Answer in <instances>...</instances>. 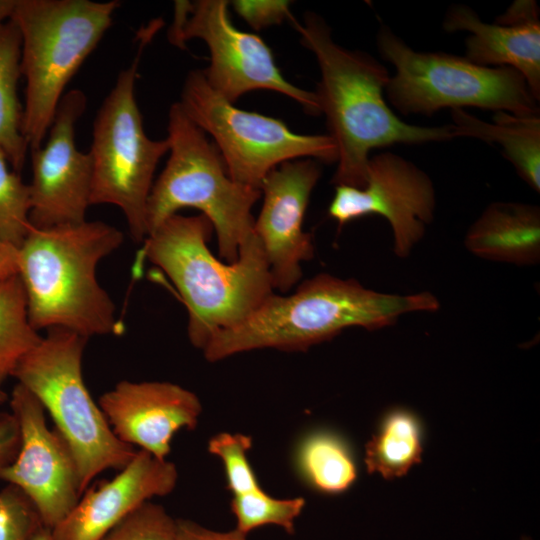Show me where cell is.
I'll return each mask as SVG.
<instances>
[{
	"mask_svg": "<svg viewBox=\"0 0 540 540\" xmlns=\"http://www.w3.org/2000/svg\"><path fill=\"white\" fill-rule=\"evenodd\" d=\"M292 21L320 68L315 94L337 149L335 186L363 187L369 154L375 148L455 138L451 124L424 127L402 121L384 98L390 78L387 69L370 54L334 42L320 16L307 13L303 24Z\"/></svg>",
	"mask_w": 540,
	"mask_h": 540,
	"instance_id": "obj_1",
	"label": "cell"
},
{
	"mask_svg": "<svg viewBox=\"0 0 540 540\" xmlns=\"http://www.w3.org/2000/svg\"><path fill=\"white\" fill-rule=\"evenodd\" d=\"M439 308L430 292L382 293L324 273L305 280L293 294L272 293L239 325L217 332L202 351L211 362L264 348L305 351L349 327L376 330L401 315Z\"/></svg>",
	"mask_w": 540,
	"mask_h": 540,
	"instance_id": "obj_2",
	"label": "cell"
},
{
	"mask_svg": "<svg viewBox=\"0 0 540 540\" xmlns=\"http://www.w3.org/2000/svg\"><path fill=\"white\" fill-rule=\"evenodd\" d=\"M210 221L202 214H175L143 241L142 256L162 269L188 312V337L203 350L219 331L239 325L273 292L269 266L257 235L242 243L234 262L209 250Z\"/></svg>",
	"mask_w": 540,
	"mask_h": 540,
	"instance_id": "obj_3",
	"label": "cell"
},
{
	"mask_svg": "<svg viewBox=\"0 0 540 540\" xmlns=\"http://www.w3.org/2000/svg\"><path fill=\"white\" fill-rule=\"evenodd\" d=\"M123 239L118 228L102 221L32 226L19 247L18 275L33 328H65L86 338L121 333L96 268Z\"/></svg>",
	"mask_w": 540,
	"mask_h": 540,
	"instance_id": "obj_4",
	"label": "cell"
},
{
	"mask_svg": "<svg viewBox=\"0 0 540 540\" xmlns=\"http://www.w3.org/2000/svg\"><path fill=\"white\" fill-rule=\"evenodd\" d=\"M116 0H16L25 80L22 131L29 151L46 139L64 90L112 24Z\"/></svg>",
	"mask_w": 540,
	"mask_h": 540,
	"instance_id": "obj_5",
	"label": "cell"
},
{
	"mask_svg": "<svg viewBox=\"0 0 540 540\" xmlns=\"http://www.w3.org/2000/svg\"><path fill=\"white\" fill-rule=\"evenodd\" d=\"M167 139L170 155L147 201V235L180 209L195 208L215 230L219 256L236 261L240 246L254 231L251 209L261 190L229 177L214 142L179 102L169 110Z\"/></svg>",
	"mask_w": 540,
	"mask_h": 540,
	"instance_id": "obj_6",
	"label": "cell"
},
{
	"mask_svg": "<svg viewBox=\"0 0 540 540\" xmlns=\"http://www.w3.org/2000/svg\"><path fill=\"white\" fill-rule=\"evenodd\" d=\"M87 340L65 328H50L12 375L39 400L67 442L83 493L99 474L122 469L138 451L116 437L86 387L82 360Z\"/></svg>",
	"mask_w": 540,
	"mask_h": 540,
	"instance_id": "obj_7",
	"label": "cell"
},
{
	"mask_svg": "<svg viewBox=\"0 0 540 540\" xmlns=\"http://www.w3.org/2000/svg\"><path fill=\"white\" fill-rule=\"evenodd\" d=\"M377 46L382 58L395 67L385 92L403 114L431 115L444 108L477 107L539 115L538 100L524 77L512 68L481 66L443 52L415 51L386 26L379 29Z\"/></svg>",
	"mask_w": 540,
	"mask_h": 540,
	"instance_id": "obj_8",
	"label": "cell"
},
{
	"mask_svg": "<svg viewBox=\"0 0 540 540\" xmlns=\"http://www.w3.org/2000/svg\"><path fill=\"white\" fill-rule=\"evenodd\" d=\"M159 25L140 37L138 51L117 76L93 122L91 205L117 206L136 242L147 236L146 207L160 159L169 152L168 139L154 140L144 130L135 97V82L145 46Z\"/></svg>",
	"mask_w": 540,
	"mask_h": 540,
	"instance_id": "obj_9",
	"label": "cell"
},
{
	"mask_svg": "<svg viewBox=\"0 0 540 540\" xmlns=\"http://www.w3.org/2000/svg\"><path fill=\"white\" fill-rule=\"evenodd\" d=\"M179 103L213 138L227 174L239 184L260 190L271 170L302 157L337 162V149L328 134H298L279 119L235 107L208 84L202 70L188 74Z\"/></svg>",
	"mask_w": 540,
	"mask_h": 540,
	"instance_id": "obj_10",
	"label": "cell"
},
{
	"mask_svg": "<svg viewBox=\"0 0 540 540\" xmlns=\"http://www.w3.org/2000/svg\"><path fill=\"white\" fill-rule=\"evenodd\" d=\"M228 5L226 0L195 1L181 30L183 47L193 38L207 44L210 65L202 71L208 84L230 103L252 90L268 89L292 98L312 115L321 114L315 92L288 82L266 43L232 25Z\"/></svg>",
	"mask_w": 540,
	"mask_h": 540,
	"instance_id": "obj_11",
	"label": "cell"
},
{
	"mask_svg": "<svg viewBox=\"0 0 540 540\" xmlns=\"http://www.w3.org/2000/svg\"><path fill=\"white\" fill-rule=\"evenodd\" d=\"M9 402L20 446L14 460L0 470V480L20 489L42 524L53 530L83 494L75 458L63 436L49 428L45 409L28 389L17 383Z\"/></svg>",
	"mask_w": 540,
	"mask_h": 540,
	"instance_id": "obj_12",
	"label": "cell"
},
{
	"mask_svg": "<svg viewBox=\"0 0 540 540\" xmlns=\"http://www.w3.org/2000/svg\"><path fill=\"white\" fill-rule=\"evenodd\" d=\"M436 207L430 177L404 157L382 152L370 157L365 185L335 186L328 213L339 227L367 215H380L390 224L394 253L408 257L424 237Z\"/></svg>",
	"mask_w": 540,
	"mask_h": 540,
	"instance_id": "obj_13",
	"label": "cell"
},
{
	"mask_svg": "<svg viewBox=\"0 0 540 540\" xmlns=\"http://www.w3.org/2000/svg\"><path fill=\"white\" fill-rule=\"evenodd\" d=\"M83 91L61 98L43 144L31 150L30 223L35 228L86 220L92 188V159L75 142V128L86 109Z\"/></svg>",
	"mask_w": 540,
	"mask_h": 540,
	"instance_id": "obj_14",
	"label": "cell"
},
{
	"mask_svg": "<svg viewBox=\"0 0 540 540\" xmlns=\"http://www.w3.org/2000/svg\"><path fill=\"white\" fill-rule=\"evenodd\" d=\"M321 176L318 160L286 161L264 178L260 190L263 205L254 220L269 266L273 289L288 292L301 278V262L314 256L310 233L303 221L311 192Z\"/></svg>",
	"mask_w": 540,
	"mask_h": 540,
	"instance_id": "obj_15",
	"label": "cell"
},
{
	"mask_svg": "<svg viewBox=\"0 0 540 540\" xmlns=\"http://www.w3.org/2000/svg\"><path fill=\"white\" fill-rule=\"evenodd\" d=\"M98 404L116 437L156 458L166 459L181 429H194L202 411L198 397L164 381L122 380Z\"/></svg>",
	"mask_w": 540,
	"mask_h": 540,
	"instance_id": "obj_16",
	"label": "cell"
},
{
	"mask_svg": "<svg viewBox=\"0 0 540 540\" xmlns=\"http://www.w3.org/2000/svg\"><path fill=\"white\" fill-rule=\"evenodd\" d=\"M178 479L176 466L138 450L110 480L84 491L52 531L55 540H101L112 528L153 497L170 494Z\"/></svg>",
	"mask_w": 540,
	"mask_h": 540,
	"instance_id": "obj_17",
	"label": "cell"
},
{
	"mask_svg": "<svg viewBox=\"0 0 540 540\" xmlns=\"http://www.w3.org/2000/svg\"><path fill=\"white\" fill-rule=\"evenodd\" d=\"M448 32L466 31V58L486 67L518 71L540 99V21L535 1H515L493 24L465 5L452 6L443 21Z\"/></svg>",
	"mask_w": 540,
	"mask_h": 540,
	"instance_id": "obj_18",
	"label": "cell"
},
{
	"mask_svg": "<svg viewBox=\"0 0 540 540\" xmlns=\"http://www.w3.org/2000/svg\"><path fill=\"white\" fill-rule=\"evenodd\" d=\"M464 245L489 261L535 265L540 261V209L526 203H491L469 227Z\"/></svg>",
	"mask_w": 540,
	"mask_h": 540,
	"instance_id": "obj_19",
	"label": "cell"
},
{
	"mask_svg": "<svg viewBox=\"0 0 540 540\" xmlns=\"http://www.w3.org/2000/svg\"><path fill=\"white\" fill-rule=\"evenodd\" d=\"M451 115L455 138L470 137L499 145L521 179L537 193L540 191V115L498 111L492 122L464 109H453Z\"/></svg>",
	"mask_w": 540,
	"mask_h": 540,
	"instance_id": "obj_20",
	"label": "cell"
},
{
	"mask_svg": "<svg viewBox=\"0 0 540 540\" xmlns=\"http://www.w3.org/2000/svg\"><path fill=\"white\" fill-rule=\"evenodd\" d=\"M424 428L419 417L405 408L389 410L367 442L364 463L369 473L385 479L405 475L421 461Z\"/></svg>",
	"mask_w": 540,
	"mask_h": 540,
	"instance_id": "obj_21",
	"label": "cell"
},
{
	"mask_svg": "<svg viewBox=\"0 0 540 540\" xmlns=\"http://www.w3.org/2000/svg\"><path fill=\"white\" fill-rule=\"evenodd\" d=\"M295 463L301 478L322 494H341L357 479L352 448L333 431L317 430L307 434L297 446Z\"/></svg>",
	"mask_w": 540,
	"mask_h": 540,
	"instance_id": "obj_22",
	"label": "cell"
},
{
	"mask_svg": "<svg viewBox=\"0 0 540 540\" xmlns=\"http://www.w3.org/2000/svg\"><path fill=\"white\" fill-rule=\"evenodd\" d=\"M20 49L15 23L11 19L0 23V149L18 173L29 151L22 131L23 106L17 92L21 77Z\"/></svg>",
	"mask_w": 540,
	"mask_h": 540,
	"instance_id": "obj_23",
	"label": "cell"
},
{
	"mask_svg": "<svg viewBox=\"0 0 540 540\" xmlns=\"http://www.w3.org/2000/svg\"><path fill=\"white\" fill-rule=\"evenodd\" d=\"M42 339L28 315L19 275L0 281V385L12 377L20 360Z\"/></svg>",
	"mask_w": 540,
	"mask_h": 540,
	"instance_id": "obj_24",
	"label": "cell"
},
{
	"mask_svg": "<svg viewBox=\"0 0 540 540\" xmlns=\"http://www.w3.org/2000/svg\"><path fill=\"white\" fill-rule=\"evenodd\" d=\"M305 506L302 497L278 499L267 494L262 488L233 495L231 510L237 522L236 529L247 535L261 526L273 524L292 534L295 521Z\"/></svg>",
	"mask_w": 540,
	"mask_h": 540,
	"instance_id": "obj_25",
	"label": "cell"
},
{
	"mask_svg": "<svg viewBox=\"0 0 540 540\" xmlns=\"http://www.w3.org/2000/svg\"><path fill=\"white\" fill-rule=\"evenodd\" d=\"M30 211V186L0 149V238L19 248L32 228Z\"/></svg>",
	"mask_w": 540,
	"mask_h": 540,
	"instance_id": "obj_26",
	"label": "cell"
},
{
	"mask_svg": "<svg viewBox=\"0 0 540 540\" xmlns=\"http://www.w3.org/2000/svg\"><path fill=\"white\" fill-rule=\"evenodd\" d=\"M251 445L249 436L226 432L214 436L208 443V451L223 462L227 488L233 495L261 488L247 456Z\"/></svg>",
	"mask_w": 540,
	"mask_h": 540,
	"instance_id": "obj_27",
	"label": "cell"
},
{
	"mask_svg": "<svg viewBox=\"0 0 540 540\" xmlns=\"http://www.w3.org/2000/svg\"><path fill=\"white\" fill-rule=\"evenodd\" d=\"M176 520L160 505L147 501L101 540H175Z\"/></svg>",
	"mask_w": 540,
	"mask_h": 540,
	"instance_id": "obj_28",
	"label": "cell"
},
{
	"mask_svg": "<svg viewBox=\"0 0 540 540\" xmlns=\"http://www.w3.org/2000/svg\"><path fill=\"white\" fill-rule=\"evenodd\" d=\"M34 505L17 487L0 490V540H32L42 526Z\"/></svg>",
	"mask_w": 540,
	"mask_h": 540,
	"instance_id": "obj_29",
	"label": "cell"
},
{
	"mask_svg": "<svg viewBox=\"0 0 540 540\" xmlns=\"http://www.w3.org/2000/svg\"><path fill=\"white\" fill-rule=\"evenodd\" d=\"M236 13L255 30L280 24L291 18L290 1L285 0H236L232 2Z\"/></svg>",
	"mask_w": 540,
	"mask_h": 540,
	"instance_id": "obj_30",
	"label": "cell"
},
{
	"mask_svg": "<svg viewBox=\"0 0 540 540\" xmlns=\"http://www.w3.org/2000/svg\"><path fill=\"white\" fill-rule=\"evenodd\" d=\"M20 446L18 422L12 412H0V470L10 464Z\"/></svg>",
	"mask_w": 540,
	"mask_h": 540,
	"instance_id": "obj_31",
	"label": "cell"
},
{
	"mask_svg": "<svg viewBox=\"0 0 540 540\" xmlns=\"http://www.w3.org/2000/svg\"><path fill=\"white\" fill-rule=\"evenodd\" d=\"M175 540H247L246 534L236 528L228 532H217L184 519L176 520Z\"/></svg>",
	"mask_w": 540,
	"mask_h": 540,
	"instance_id": "obj_32",
	"label": "cell"
},
{
	"mask_svg": "<svg viewBox=\"0 0 540 540\" xmlns=\"http://www.w3.org/2000/svg\"><path fill=\"white\" fill-rule=\"evenodd\" d=\"M19 248L0 238V281L18 275Z\"/></svg>",
	"mask_w": 540,
	"mask_h": 540,
	"instance_id": "obj_33",
	"label": "cell"
},
{
	"mask_svg": "<svg viewBox=\"0 0 540 540\" xmlns=\"http://www.w3.org/2000/svg\"><path fill=\"white\" fill-rule=\"evenodd\" d=\"M189 1H175L174 4V19L168 33V38L171 44L184 48L181 43V30L187 20V17L191 10Z\"/></svg>",
	"mask_w": 540,
	"mask_h": 540,
	"instance_id": "obj_34",
	"label": "cell"
},
{
	"mask_svg": "<svg viewBox=\"0 0 540 540\" xmlns=\"http://www.w3.org/2000/svg\"><path fill=\"white\" fill-rule=\"evenodd\" d=\"M16 5V0H0V23L9 20Z\"/></svg>",
	"mask_w": 540,
	"mask_h": 540,
	"instance_id": "obj_35",
	"label": "cell"
},
{
	"mask_svg": "<svg viewBox=\"0 0 540 540\" xmlns=\"http://www.w3.org/2000/svg\"><path fill=\"white\" fill-rule=\"evenodd\" d=\"M32 540H55V538L53 537L52 531L42 525L35 533Z\"/></svg>",
	"mask_w": 540,
	"mask_h": 540,
	"instance_id": "obj_36",
	"label": "cell"
},
{
	"mask_svg": "<svg viewBox=\"0 0 540 540\" xmlns=\"http://www.w3.org/2000/svg\"><path fill=\"white\" fill-rule=\"evenodd\" d=\"M7 400H9L8 394L2 389V386L0 385V405L5 403Z\"/></svg>",
	"mask_w": 540,
	"mask_h": 540,
	"instance_id": "obj_37",
	"label": "cell"
},
{
	"mask_svg": "<svg viewBox=\"0 0 540 540\" xmlns=\"http://www.w3.org/2000/svg\"><path fill=\"white\" fill-rule=\"evenodd\" d=\"M521 540H532V539H531L530 537L523 536V537L521 538Z\"/></svg>",
	"mask_w": 540,
	"mask_h": 540,
	"instance_id": "obj_38",
	"label": "cell"
}]
</instances>
